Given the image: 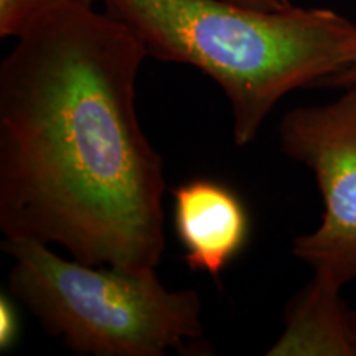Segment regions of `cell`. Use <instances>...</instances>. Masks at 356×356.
Here are the masks:
<instances>
[{
    "label": "cell",
    "instance_id": "obj_5",
    "mask_svg": "<svg viewBox=\"0 0 356 356\" xmlns=\"http://www.w3.org/2000/svg\"><path fill=\"white\" fill-rule=\"evenodd\" d=\"M173 225L191 270L220 280L222 270L243 251L249 236V215L233 190L210 178L175 186Z\"/></svg>",
    "mask_w": 356,
    "mask_h": 356
},
{
    "label": "cell",
    "instance_id": "obj_4",
    "mask_svg": "<svg viewBox=\"0 0 356 356\" xmlns=\"http://www.w3.org/2000/svg\"><path fill=\"white\" fill-rule=\"evenodd\" d=\"M279 140L314 173L323 202L320 225L296 238L293 256L343 287L356 279V83L327 104L289 111Z\"/></svg>",
    "mask_w": 356,
    "mask_h": 356
},
{
    "label": "cell",
    "instance_id": "obj_2",
    "mask_svg": "<svg viewBox=\"0 0 356 356\" xmlns=\"http://www.w3.org/2000/svg\"><path fill=\"white\" fill-rule=\"evenodd\" d=\"M149 56L190 65L228 97L244 147L289 92L356 63V24L330 8L259 10L229 0H101Z\"/></svg>",
    "mask_w": 356,
    "mask_h": 356
},
{
    "label": "cell",
    "instance_id": "obj_8",
    "mask_svg": "<svg viewBox=\"0 0 356 356\" xmlns=\"http://www.w3.org/2000/svg\"><path fill=\"white\" fill-rule=\"evenodd\" d=\"M19 337V315L7 296L0 297V348L6 351Z\"/></svg>",
    "mask_w": 356,
    "mask_h": 356
},
{
    "label": "cell",
    "instance_id": "obj_3",
    "mask_svg": "<svg viewBox=\"0 0 356 356\" xmlns=\"http://www.w3.org/2000/svg\"><path fill=\"white\" fill-rule=\"evenodd\" d=\"M2 249L13 259L10 292L79 355L163 356L203 337L198 292L170 291L155 269L89 266L24 238Z\"/></svg>",
    "mask_w": 356,
    "mask_h": 356
},
{
    "label": "cell",
    "instance_id": "obj_9",
    "mask_svg": "<svg viewBox=\"0 0 356 356\" xmlns=\"http://www.w3.org/2000/svg\"><path fill=\"white\" fill-rule=\"evenodd\" d=\"M229 2L239 3V6L259 8V10H284L292 7L291 0H229Z\"/></svg>",
    "mask_w": 356,
    "mask_h": 356
},
{
    "label": "cell",
    "instance_id": "obj_1",
    "mask_svg": "<svg viewBox=\"0 0 356 356\" xmlns=\"http://www.w3.org/2000/svg\"><path fill=\"white\" fill-rule=\"evenodd\" d=\"M149 56L109 12L58 6L0 65V228L89 266L155 269L165 251L163 159L142 131Z\"/></svg>",
    "mask_w": 356,
    "mask_h": 356
},
{
    "label": "cell",
    "instance_id": "obj_10",
    "mask_svg": "<svg viewBox=\"0 0 356 356\" xmlns=\"http://www.w3.org/2000/svg\"><path fill=\"white\" fill-rule=\"evenodd\" d=\"M356 83V63H353L348 68L340 71V73L333 74L328 79L320 84V86H327V88H346L350 84Z\"/></svg>",
    "mask_w": 356,
    "mask_h": 356
},
{
    "label": "cell",
    "instance_id": "obj_6",
    "mask_svg": "<svg viewBox=\"0 0 356 356\" xmlns=\"http://www.w3.org/2000/svg\"><path fill=\"white\" fill-rule=\"evenodd\" d=\"M341 286L327 275L314 277L286 309V328L270 356H356L351 309Z\"/></svg>",
    "mask_w": 356,
    "mask_h": 356
},
{
    "label": "cell",
    "instance_id": "obj_11",
    "mask_svg": "<svg viewBox=\"0 0 356 356\" xmlns=\"http://www.w3.org/2000/svg\"><path fill=\"white\" fill-rule=\"evenodd\" d=\"M351 327H353V337H355V343H356V309L351 310Z\"/></svg>",
    "mask_w": 356,
    "mask_h": 356
},
{
    "label": "cell",
    "instance_id": "obj_7",
    "mask_svg": "<svg viewBox=\"0 0 356 356\" xmlns=\"http://www.w3.org/2000/svg\"><path fill=\"white\" fill-rule=\"evenodd\" d=\"M97 0H0V37H19L22 30L43 12L58 6L92 7Z\"/></svg>",
    "mask_w": 356,
    "mask_h": 356
}]
</instances>
